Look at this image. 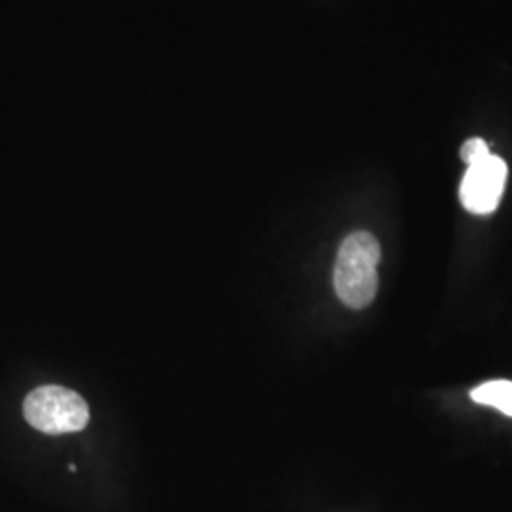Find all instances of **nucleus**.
<instances>
[{"label": "nucleus", "mask_w": 512, "mask_h": 512, "mask_svg": "<svg viewBox=\"0 0 512 512\" xmlns=\"http://www.w3.org/2000/svg\"><path fill=\"white\" fill-rule=\"evenodd\" d=\"M380 243L368 232H353L342 241L334 266V289L353 310L366 308L378 291Z\"/></svg>", "instance_id": "f257e3e1"}, {"label": "nucleus", "mask_w": 512, "mask_h": 512, "mask_svg": "<svg viewBox=\"0 0 512 512\" xmlns=\"http://www.w3.org/2000/svg\"><path fill=\"white\" fill-rule=\"evenodd\" d=\"M23 416L40 433L65 435L82 431L88 425L90 408L73 389L42 385L27 395Z\"/></svg>", "instance_id": "f03ea898"}, {"label": "nucleus", "mask_w": 512, "mask_h": 512, "mask_svg": "<svg viewBox=\"0 0 512 512\" xmlns=\"http://www.w3.org/2000/svg\"><path fill=\"white\" fill-rule=\"evenodd\" d=\"M507 173L509 169L505 160L494 154L469 165L459 188V198L463 207L475 215L494 213L505 190Z\"/></svg>", "instance_id": "7ed1b4c3"}, {"label": "nucleus", "mask_w": 512, "mask_h": 512, "mask_svg": "<svg viewBox=\"0 0 512 512\" xmlns=\"http://www.w3.org/2000/svg\"><path fill=\"white\" fill-rule=\"evenodd\" d=\"M471 399L475 403L497 408L512 418V382L509 380H492L480 384L471 391Z\"/></svg>", "instance_id": "20e7f679"}, {"label": "nucleus", "mask_w": 512, "mask_h": 512, "mask_svg": "<svg viewBox=\"0 0 512 512\" xmlns=\"http://www.w3.org/2000/svg\"><path fill=\"white\" fill-rule=\"evenodd\" d=\"M490 154H492V152H490L488 143H486L484 139H480V137L469 139V141L461 147V160L467 165L476 164V162L488 158Z\"/></svg>", "instance_id": "39448f33"}]
</instances>
